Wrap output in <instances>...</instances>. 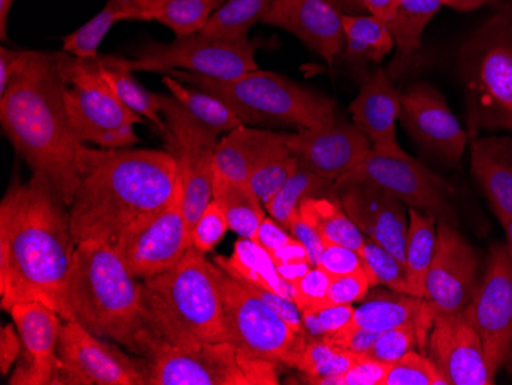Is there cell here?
Wrapping results in <instances>:
<instances>
[{"label":"cell","instance_id":"ffe728a7","mask_svg":"<svg viewBox=\"0 0 512 385\" xmlns=\"http://www.w3.org/2000/svg\"><path fill=\"white\" fill-rule=\"evenodd\" d=\"M287 148L299 168L336 183L361 163L371 143L355 123L335 120L287 134Z\"/></svg>","mask_w":512,"mask_h":385},{"label":"cell","instance_id":"f907efd6","mask_svg":"<svg viewBox=\"0 0 512 385\" xmlns=\"http://www.w3.org/2000/svg\"><path fill=\"white\" fill-rule=\"evenodd\" d=\"M275 263L278 274L295 286L304 275L309 272L310 264L309 254L306 247L302 246L301 241L293 240L292 243L279 249L275 254L270 255Z\"/></svg>","mask_w":512,"mask_h":385},{"label":"cell","instance_id":"5bb4252c","mask_svg":"<svg viewBox=\"0 0 512 385\" xmlns=\"http://www.w3.org/2000/svg\"><path fill=\"white\" fill-rule=\"evenodd\" d=\"M62 362L54 385H148V359H134L94 335L77 321H65L60 333Z\"/></svg>","mask_w":512,"mask_h":385},{"label":"cell","instance_id":"8992f818","mask_svg":"<svg viewBox=\"0 0 512 385\" xmlns=\"http://www.w3.org/2000/svg\"><path fill=\"white\" fill-rule=\"evenodd\" d=\"M459 66L470 140L482 131L512 132V0L467 37Z\"/></svg>","mask_w":512,"mask_h":385},{"label":"cell","instance_id":"d590c367","mask_svg":"<svg viewBox=\"0 0 512 385\" xmlns=\"http://www.w3.org/2000/svg\"><path fill=\"white\" fill-rule=\"evenodd\" d=\"M364 355L348 352L329 339H309L302 336V343L293 358L292 367L304 375L307 384L319 385L325 378L342 375Z\"/></svg>","mask_w":512,"mask_h":385},{"label":"cell","instance_id":"680465c9","mask_svg":"<svg viewBox=\"0 0 512 385\" xmlns=\"http://www.w3.org/2000/svg\"><path fill=\"white\" fill-rule=\"evenodd\" d=\"M509 0H444V5L457 11H474L486 5H502Z\"/></svg>","mask_w":512,"mask_h":385},{"label":"cell","instance_id":"5b68a950","mask_svg":"<svg viewBox=\"0 0 512 385\" xmlns=\"http://www.w3.org/2000/svg\"><path fill=\"white\" fill-rule=\"evenodd\" d=\"M66 300L71 320L143 358L142 284L135 281L112 243L77 244Z\"/></svg>","mask_w":512,"mask_h":385},{"label":"cell","instance_id":"9a60e30c","mask_svg":"<svg viewBox=\"0 0 512 385\" xmlns=\"http://www.w3.org/2000/svg\"><path fill=\"white\" fill-rule=\"evenodd\" d=\"M347 181H362L379 186L417 211L434 215L437 221L454 224L453 206L450 205V185L444 178L417 162L410 155L391 157L379 152H367L361 163L336 185Z\"/></svg>","mask_w":512,"mask_h":385},{"label":"cell","instance_id":"816d5d0a","mask_svg":"<svg viewBox=\"0 0 512 385\" xmlns=\"http://www.w3.org/2000/svg\"><path fill=\"white\" fill-rule=\"evenodd\" d=\"M375 287L368 272L344 275V277L332 278L329 290V303L350 304L364 300L367 297L368 289Z\"/></svg>","mask_w":512,"mask_h":385},{"label":"cell","instance_id":"d6a6232c","mask_svg":"<svg viewBox=\"0 0 512 385\" xmlns=\"http://www.w3.org/2000/svg\"><path fill=\"white\" fill-rule=\"evenodd\" d=\"M163 85L198 123L218 137L223 132L234 131L244 125L237 112L214 94L206 93L203 89L188 83L184 85L169 74H163Z\"/></svg>","mask_w":512,"mask_h":385},{"label":"cell","instance_id":"6f0895ef","mask_svg":"<svg viewBox=\"0 0 512 385\" xmlns=\"http://www.w3.org/2000/svg\"><path fill=\"white\" fill-rule=\"evenodd\" d=\"M22 353V341L19 332L10 324H5L0 330V375L7 376L13 369Z\"/></svg>","mask_w":512,"mask_h":385},{"label":"cell","instance_id":"7a4b0ae2","mask_svg":"<svg viewBox=\"0 0 512 385\" xmlns=\"http://www.w3.org/2000/svg\"><path fill=\"white\" fill-rule=\"evenodd\" d=\"M178 163L158 149H89L80 155V185L69 206L76 244L109 241L174 197Z\"/></svg>","mask_w":512,"mask_h":385},{"label":"cell","instance_id":"44dd1931","mask_svg":"<svg viewBox=\"0 0 512 385\" xmlns=\"http://www.w3.org/2000/svg\"><path fill=\"white\" fill-rule=\"evenodd\" d=\"M431 361L448 385H493L482 339L467 312L436 313L428 341Z\"/></svg>","mask_w":512,"mask_h":385},{"label":"cell","instance_id":"7c38bea8","mask_svg":"<svg viewBox=\"0 0 512 385\" xmlns=\"http://www.w3.org/2000/svg\"><path fill=\"white\" fill-rule=\"evenodd\" d=\"M158 103L166 123L163 134L166 151L178 163L184 217L192 231L195 221L214 200V158L220 140L198 123L175 97L158 94Z\"/></svg>","mask_w":512,"mask_h":385},{"label":"cell","instance_id":"277c9868","mask_svg":"<svg viewBox=\"0 0 512 385\" xmlns=\"http://www.w3.org/2000/svg\"><path fill=\"white\" fill-rule=\"evenodd\" d=\"M145 355L155 346L194 347L226 341L217 264L194 246L172 269L142 284Z\"/></svg>","mask_w":512,"mask_h":385},{"label":"cell","instance_id":"cb8c5ba5","mask_svg":"<svg viewBox=\"0 0 512 385\" xmlns=\"http://www.w3.org/2000/svg\"><path fill=\"white\" fill-rule=\"evenodd\" d=\"M402 91L382 68L364 76L361 89L350 105L353 123L367 135L371 149L391 157L407 152L398 143L396 122L401 116Z\"/></svg>","mask_w":512,"mask_h":385},{"label":"cell","instance_id":"ee69618b","mask_svg":"<svg viewBox=\"0 0 512 385\" xmlns=\"http://www.w3.org/2000/svg\"><path fill=\"white\" fill-rule=\"evenodd\" d=\"M355 309L350 304L327 303L318 309L302 312V336L309 339L325 338L352 323Z\"/></svg>","mask_w":512,"mask_h":385},{"label":"cell","instance_id":"11a10c76","mask_svg":"<svg viewBox=\"0 0 512 385\" xmlns=\"http://www.w3.org/2000/svg\"><path fill=\"white\" fill-rule=\"evenodd\" d=\"M34 51H16L0 48V94L10 85L11 80L22 73L30 63Z\"/></svg>","mask_w":512,"mask_h":385},{"label":"cell","instance_id":"2e32d148","mask_svg":"<svg viewBox=\"0 0 512 385\" xmlns=\"http://www.w3.org/2000/svg\"><path fill=\"white\" fill-rule=\"evenodd\" d=\"M482 339L491 375L502 369L512 352V257L506 244H494L485 274L465 309Z\"/></svg>","mask_w":512,"mask_h":385},{"label":"cell","instance_id":"6125c7cd","mask_svg":"<svg viewBox=\"0 0 512 385\" xmlns=\"http://www.w3.org/2000/svg\"><path fill=\"white\" fill-rule=\"evenodd\" d=\"M506 370H508L509 375L512 376V352L509 353L508 358H506L505 364H503Z\"/></svg>","mask_w":512,"mask_h":385},{"label":"cell","instance_id":"94428289","mask_svg":"<svg viewBox=\"0 0 512 385\" xmlns=\"http://www.w3.org/2000/svg\"><path fill=\"white\" fill-rule=\"evenodd\" d=\"M503 228H505L506 238H508V243H506V246H508L509 254H511L512 257V218L503 224Z\"/></svg>","mask_w":512,"mask_h":385},{"label":"cell","instance_id":"d4e9b609","mask_svg":"<svg viewBox=\"0 0 512 385\" xmlns=\"http://www.w3.org/2000/svg\"><path fill=\"white\" fill-rule=\"evenodd\" d=\"M290 152L287 134L243 125L227 132L215 149V177L249 183L253 172L270 158Z\"/></svg>","mask_w":512,"mask_h":385},{"label":"cell","instance_id":"ab89813d","mask_svg":"<svg viewBox=\"0 0 512 385\" xmlns=\"http://www.w3.org/2000/svg\"><path fill=\"white\" fill-rule=\"evenodd\" d=\"M129 2L131 0H108L99 14L63 39V53L80 59H94L99 56L100 45L112 25L125 20Z\"/></svg>","mask_w":512,"mask_h":385},{"label":"cell","instance_id":"91938a15","mask_svg":"<svg viewBox=\"0 0 512 385\" xmlns=\"http://www.w3.org/2000/svg\"><path fill=\"white\" fill-rule=\"evenodd\" d=\"M13 2L14 0H0V36H2V40H7L8 16H10Z\"/></svg>","mask_w":512,"mask_h":385},{"label":"cell","instance_id":"9c48e42d","mask_svg":"<svg viewBox=\"0 0 512 385\" xmlns=\"http://www.w3.org/2000/svg\"><path fill=\"white\" fill-rule=\"evenodd\" d=\"M148 385H278L275 362L253 358L230 341L155 346L146 356Z\"/></svg>","mask_w":512,"mask_h":385},{"label":"cell","instance_id":"e0dca14e","mask_svg":"<svg viewBox=\"0 0 512 385\" xmlns=\"http://www.w3.org/2000/svg\"><path fill=\"white\" fill-rule=\"evenodd\" d=\"M399 122L422 152L451 168L460 166L470 137L430 83H414L402 93Z\"/></svg>","mask_w":512,"mask_h":385},{"label":"cell","instance_id":"1f68e13d","mask_svg":"<svg viewBox=\"0 0 512 385\" xmlns=\"http://www.w3.org/2000/svg\"><path fill=\"white\" fill-rule=\"evenodd\" d=\"M299 217L318 231L324 244H339L358 252L364 246L365 235L345 214L341 201L324 195L306 198L299 206Z\"/></svg>","mask_w":512,"mask_h":385},{"label":"cell","instance_id":"52a82bcc","mask_svg":"<svg viewBox=\"0 0 512 385\" xmlns=\"http://www.w3.org/2000/svg\"><path fill=\"white\" fill-rule=\"evenodd\" d=\"M166 74L214 94L234 109L247 126L302 131L336 120V105L332 99L272 71H250L234 80L209 79L181 70Z\"/></svg>","mask_w":512,"mask_h":385},{"label":"cell","instance_id":"7bdbcfd3","mask_svg":"<svg viewBox=\"0 0 512 385\" xmlns=\"http://www.w3.org/2000/svg\"><path fill=\"white\" fill-rule=\"evenodd\" d=\"M298 168V160L292 152L276 155L253 172L249 186L256 197L260 198L263 206H266L283 189Z\"/></svg>","mask_w":512,"mask_h":385},{"label":"cell","instance_id":"db71d44e","mask_svg":"<svg viewBox=\"0 0 512 385\" xmlns=\"http://www.w3.org/2000/svg\"><path fill=\"white\" fill-rule=\"evenodd\" d=\"M293 240H295V237L284 226H281L275 218L267 217L264 218L260 229H258L255 238H253V241L260 244L264 251L269 252L270 255L275 254L279 249H283L284 246L292 243Z\"/></svg>","mask_w":512,"mask_h":385},{"label":"cell","instance_id":"ba28073f","mask_svg":"<svg viewBox=\"0 0 512 385\" xmlns=\"http://www.w3.org/2000/svg\"><path fill=\"white\" fill-rule=\"evenodd\" d=\"M57 68L66 83L69 123L80 142L105 149L129 148L140 142L134 126L143 117L129 109L112 91L94 59L56 53Z\"/></svg>","mask_w":512,"mask_h":385},{"label":"cell","instance_id":"60d3db41","mask_svg":"<svg viewBox=\"0 0 512 385\" xmlns=\"http://www.w3.org/2000/svg\"><path fill=\"white\" fill-rule=\"evenodd\" d=\"M362 260L367 266L373 284H382L390 290L411 295L408 286L407 267L398 258L391 255L387 249L365 237L361 251Z\"/></svg>","mask_w":512,"mask_h":385},{"label":"cell","instance_id":"74e56055","mask_svg":"<svg viewBox=\"0 0 512 385\" xmlns=\"http://www.w3.org/2000/svg\"><path fill=\"white\" fill-rule=\"evenodd\" d=\"M276 0H227L218 8L201 33L227 40L247 39L250 28L263 22Z\"/></svg>","mask_w":512,"mask_h":385},{"label":"cell","instance_id":"83f0119b","mask_svg":"<svg viewBox=\"0 0 512 385\" xmlns=\"http://www.w3.org/2000/svg\"><path fill=\"white\" fill-rule=\"evenodd\" d=\"M227 0H131L125 20H157L175 36L200 33Z\"/></svg>","mask_w":512,"mask_h":385},{"label":"cell","instance_id":"d6986e66","mask_svg":"<svg viewBox=\"0 0 512 385\" xmlns=\"http://www.w3.org/2000/svg\"><path fill=\"white\" fill-rule=\"evenodd\" d=\"M22 341L11 385H54L62 369L59 343L62 316L39 301H20L7 310Z\"/></svg>","mask_w":512,"mask_h":385},{"label":"cell","instance_id":"681fc988","mask_svg":"<svg viewBox=\"0 0 512 385\" xmlns=\"http://www.w3.org/2000/svg\"><path fill=\"white\" fill-rule=\"evenodd\" d=\"M318 267H321L332 278L368 272L358 251H353L350 247L339 246V244H325L324 251L319 257Z\"/></svg>","mask_w":512,"mask_h":385},{"label":"cell","instance_id":"f546056e","mask_svg":"<svg viewBox=\"0 0 512 385\" xmlns=\"http://www.w3.org/2000/svg\"><path fill=\"white\" fill-rule=\"evenodd\" d=\"M100 74L112 91L132 111L149 120L161 135L166 132L165 119L161 117L158 94L151 93L134 77L123 57L97 56Z\"/></svg>","mask_w":512,"mask_h":385},{"label":"cell","instance_id":"f1b7e54d","mask_svg":"<svg viewBox=\"0 0 512 385\" xmlns=\"http://www.w3.org/2000/svg\"><path fill=\"white\" fill-rule=\"evenodd\" d=\"M215 264L237 280L295 300V286L278 274L269 252L264 251L260 244L250 238L240 237L235 243L232 255H218L215 257Z\"/></svg>","mask_w":512,"mask_h":385},{"label":"cell","instance_id":"4fadbf2b","mask_svg":"<svg viewBox=\"0 0 512 385\" xmlns=\"http://www.w3.org/2000/svg\"><path fill=\"white\" fill-rule=\"evenodd\" d=\"M112 246L135 278L148 280L177 266L192 247L180 178L171 201L129 224Z\"/></svg>","mask_w":512,"mask_h":385},{"label":"cell","instance_id":"603a6c76","mask_svg":"<svg viewBox=\"0 0 512 385\" xmlns=\"http://www.w3.org/2000/svg\"><path fill=\"white\" fill-rule=\"evenodd\" d=\"M342 14L332 0H276L263 24L289 31L333 65L345 47Z\"/></svg>","mask_w":512,"mask_h":385},{"label":"cell","instance_id":"8fae6325","mask_svg":"<svg viewBox=\"0 0 512 385\" xmlns=\"http://www.w3.org/2000/svg\"><path fill=\"white\" fill-rule=\"evenodd\" d=\"M134 73L181 70L209 79L234 80L258 70L255 45L249 39L227 40L194 33L171 43L149 42L125 59Z\"/></svg>","mask_w":512,"mask_h":385},{"label":"cell","instance_id":"f5cc1de1","mask_svg":"<svg viewBox=\"0 0 512 385\" xmlns=\"http://www.w3.org/2000/svg\"><path fill=\"white\" fill-rule=\"evenodd\" d=\"M381 333L370 332V330L359 329V327L348 324L344 329L333 335L325 336L330 343L348 350V352L356 353V355H368L370 350L375 346Z\"/></svg>","mask_w":512,"mask_h":385},{"label":"cell","instance_id":"4316f807","mask_svg":"<svg viewBox=\"0 0 512 385\" xmlns=\"http://www.w3.org/2000/svg\"><path fill=\"white\" fill-rule=\"evenodd\" d=\"M471 172L494 215L505 224L512 218V137L471 140Z\"/></svg>","mask_w":512,"mask_h":385},{"label":"cell","instance_id":"484cf974","mask_svg":"<svg viewBox=\"0 0 512 385\" xmlns=\"http://www.w3.org/2000/svg\"><path fill=\"white\" fill-rule=\"evenodd\" d=\"M436 310L425 298L413 297L396 290H375L367 293L353 313L352 326L382 333L398 327L414 326L425 343L433 327Z\"/></svg>","mask_w":512,"mask_h":385},{"label":"cell","instance_id":"c3c4849f","mask_svg":"<svg viewBox=\"0 0 512 385\" xmlns=\"http://www.w3.org/2000/svg\"><path fill=\"white\" fill-rule=\"evenodd\" d=\"M390 364L361 356L347 372L325 378L319 385H384Z\"/></svg>","mask_w":512,"mask_h":385},{"label":"cell","instance_id":"4dcf8cb0","mask_svg":"<svg viewBox=\"0 0 512 385\" xmlns=\"http://www.w3.org/2000/svg\"><path fill=\"white\" fill-rule=\"evenodd\" d=\"M342 27L345 59L352 65L381 63L396 45L387 24L370 14H342Z\"/></svg>","mask_w":512,"mask_h":385},{"label":"cell","instance_id":"9f6ffc18","mask_svg":"<svg viewBox=\"0 0 512 385\" xmlns=\"http://www.w3.org/2000/svg\"><path fill=\"white\" fill-rule=\"evenodd\" d=\"M289 232L296 238V240L301 241L302 246L306 247L312 267L318 266L319 257H321L325 246L321 235L318 234V231H316L313 226H310L306 220H302L301 217H298L293 221Z\"/></svg>","mask_w":512,"mask_h":385},{"label":"cell","instance_id":"6da1fadb","mask_svg":"<svg viewBox=\"0 0 512 385\" xmlns=\"http://www.w3.org/2000/svg\"><path fill=\"white\" fill-rule=\"evenodd\" d=\"M60 195L33 175L0 203V306L39 301L71 320L68 281L76 240Z\"/></svg>","mask_w":512,"mask_h":385},{"label":"cell","instance_id":"7402d4cb","mask_svg":"<svg viewBox=\"0 0 512 385\" xmlns=\"http://www.w3.org/2000/svg\"><path fill=\"white\" fill-rule=\"evenodd\" d=\"M335 191H339L342 209L359 231L405 264L410 221L404 203L385 189L362 181L341 183Z\"/></svg>","mask_w":512,"mask_h":385},{"label":"cell","instance_id":"bcb514c9","mask_svg":"<svg viewBox=\"0 0 512 385\" xmlns=\"http://www.w3.org/2000/svg\"><path fill=\"white\" fill-rule=\"evenodd\" d=\"M229 229L226 214L217 201L212 200L195 221L191 231L192 246L201 254L214 251Z\"/></svg>","mask_w":512,"mask_h":385},{"label":"cell","instance_id":"30bf717a","mask_svg":"<svg viewBox=\"0 0 512 385\" xmlns=\"http://www.w3.org/2000/svg\"><path fill=\"white\" fill-rule=\"evenodd\" d=\"M217 278L223 300L226 341L253 358L292 367L302 343L301 333L295 332L272 307L220 266H217Z\"/></svg>","mask_w":512,"mask_h":385},{"label":"cell","instance_id":"3957f363","mask_svg":"<svg viewBox=\"0 0 512 385\" xmlns=\"http://www.w3.org/2000/svg\"><path fill=\"white\" fill-rule=\"evenodd\" d=\"M65 91L56 53L34 51L27 68L0 94V123L33 175L45 180L69 208L79 189L85 146L69 123Z\"/></svg>","mask_w":512,"mask_h":385},{"label":"cell","instance_id":"f35d334b","mask_svg":"<svg viewBox=\"0 0 512 385\" xmlns=\"http://www.w3.org/2000/svg\"><path fill=\"white\" fill-rule=\"evenodd\" d=\"M335 189V183L327 178L319 177L306 169L298 168V171L289 178L283 189L267 203L264 208L270 217L275 218L281 226L290 231L293 221L299 217V206L302 201L322 192Z\"/></svg>","mask_w":512,"mask_h":385},{"label":"cell","instance_id":"7dc6e473","mask_svg":"<svg viewBox=\"0 0 512 385\" xmlns=\"http://www.w3.org/2000/svg\"><path fill=\"white\" fill-rule=\"evenodd\" d=\"M332 277L321 267H310L298 283L295 284V303L301 312L318 309L329 303V290Z\"/></svg>","mask_w":512,"mask_h":385},{"label":"cell","instance_id":"b9f144b4","mask_svg":"<svg viewBox=\"0 0 512 385\" xmlns=\"http://www.w3.org/2000/svg\"><path fill=\"white\" fill-rule=\"evenodd\" d=\"M384 385H448V381L431 358L410 350L390 364Z\"/></svg>","mask_w":512,"mask_h":385},{"label":"cell","instance_id":"e575fe53","mask_svg":"<svg viewBox=\"0 0 512 385\" xmlns=\"http://www.w3.org/2000/svg\"><path fill=\"white\" fill-rule=\"evenodd\" d=\"M214 200L223 208L229 229L241 238H255L266 214L249 183H234L214 175Z\"/></svg>","mask_w":512,"mask_h":385},{"label":"cell","instance_id":"836d02e7","mask_svg":"<svg viewBox=\"0 0 512 385\" xmlns=\"http://www.w3.org/2000/svg\"><path fill=\"white\" fill-rule=\"evenodd\" d=\"M407 267L408 286L413 297L425 298V280L436 251L437 231L434 215L410 208L408 211Z\"/></svg>","mask_w":512,"mask_h":385},{"label":"cell","instance_id":"ac0fdd59","mask_svg":"<svg viewBox=\"0 0 512 385\" xmlns=\"http://www.w3.org/2000/svg\"><path fill=\"white\" fill-rule=\"evenodd\" d=\"M479 283V258L474 247L454 224L439 221L436 251L425 280V300L437 313L463 312Z\"/></svg>","mask_w":512,"mask_h":385},{"label":"cell","instance_id":"8d00e7d4","mask_svg":"<svg viewBox=\"0 0 512 385\" xmlns=\"http://www.w3.org/2000/svg\"><path fill=\"white\" fill-rule=\"evenodd\" d=\"M444 0H401L398 11L388 22V30L398 45L399 59H407L421 48L425 28Z\"/></svg>","mask_w":512,"mask_h":385},{"label":"cell","instance_id":"f6af8a7d","mask_svg":"<svg viewBox=\"0 0 512 385\" xmlns=\"http://www.w3.org/2000/svg\"><path fill=\"white\" fill-rule=\"evenodd\" d=\"M416 346L421 347L422 350L425 347L417 327H398V329L382 332L373 349L365 356L376 359V361L385 362V364H393V362L399 361L402 356L407 355L410 350H414Z\"/></svg>","mask_w":512,"mask_h":385}]
</instances>
